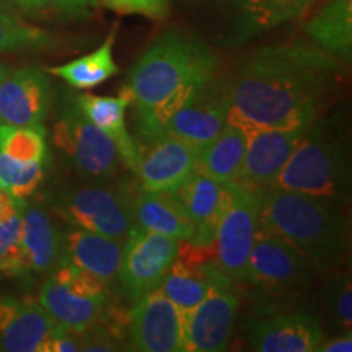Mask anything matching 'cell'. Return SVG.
<instances>
[{"instance_id": "obj_1", "label": "cell", "mask_w": 352, "mask_h": 352, "mask_svg": "<svg viewBox=\"0 0 352 352\" xmlns=\"http://www.w3.org/2000/svg\"><path fill=\"white\" fill-rule=\"evenodd\" d=\"M336 56L315 44L284 43L250 52L215 87L227 122L245 132L310 126L341 74Z\"/></svg>"}, {"instance_id": "obj_2", "label": "cell", "mask_w": 352, "mask_h": 352, "mask_svg": "<svg viewBox=\"0 0 352 352\" xmlns=\"http://www.w3.org/2000/svg\"><path fill=\"white\" fill-rule=\"evenodd\" d=\"M219 57L199 36L166 30L132 65L126 87L145 140L158 139L170 118L215 78Z\"/></svg>"}, {"instance_id": "obj_3", "label": "cell", "mask_w": 352, "mask_h": 352, "mask_svg": "<svg viewBox=\"0 0 352 352\" xmlns=\"http://www.w3.org/2000/svg\"><path fill=\"white\" fill-rule=\"evenodd\" d=\"M258 230L285 241L320 271L344 261L346 219L329 201L280 188L263 189Z\"/></svg>"}, {"instance_id": "obj_4", "label": "cell", "mask_w": 352, "mask_h": 352, "mask_svg": "<svg viewBox=\"0 0 352 352\" xmlns=\"http://www.w3.org/2000/svg\"><path fill=\"white\" fill-rule=\"evenodd\" d=\"M271 188L320 197L340 208L346 204L351 189L349 151L333 122H311Z\"/></svg>"}, {"instance_id": "obj_5", "label": "cell", "mask_w": 352, "mask_h": 352, "mask_svg": "<svg viewBox=\"0 0 352 352\" xmlns=\"http://www.w3.org/2000/svg\"><path fill=\"white\" fill-rule=\"evenodd\" d=\"M108 290L98 276L60 259L39 289L38 302L56 324L82 333L107 318Z\"/></svg>"}, {"instance_id": "obj_6", "label": "cell", "mask_w": 352, "mask_h": 352, "mask_svg": "<svg viewBox=\"0 0 352 352\" xmlns=\"http://www.w3.org/2000/svg\"><path fill=\"white\" fill-rule=\"evenodd\" d=\"M54 208L70 227L100 233L124 241L135 226L134 210L126 189L111 183L74 184L60 189L54 197Z\"/></svg>"}, {"instance_id": "obj_7", "label": "cell", "mask_w": 352, "mask_h": 352, "mask_svg": "<svg viewBox=\"0 0 352 352\" xmlns=\"http://www.w3.org/2000/svg\"><path fill=\"white\" fill-rule=\"evenodd\" d=\"M227 201L214 236V263L233 284H243L258 236L263 191L236 182L227 183Z\"/></svg>"}, {"instance_id": "obj_8", "label": "cell", "mask_w": 352, "mask_h": 352, "mask_svg": "<svg viewBox=\"0 0 352 352\" xmlns=\"http://www.w3.org/2000/svg\"><path fill=\"white\" fill-rule=\"evenodd\" d=\"M54 145L80 178L91 183L116 182L121 158L113 140L80 111L76 98L60 109L54 124Z\"/></svg>"}, {"instance_id": "obj_9", "label": "cell", "mask_w": 352, "mask_h": 352, "mask_svg": "<svg viewBox=\"0 0 352 352\" xmlns=\"http://www.w3.org/2000/svg\"><path fill=\"white\" fill-rule=\"evenodd\" d=\"M179 240L144 230L138 226L127 233L118 280L127 298L138 302L160 285L178 256Z\"/></svg>"}, {"instance_id": "obj_10", "label": "cell", "mask_w": 352, "mask_h": 352, "mask_svg": "<svg viewBox=\"0 0 352 352\" xmlns=\"http://www.w3.org/2000/svg\"><path fill=\"white\" fill-rule=\"evenodd\" d=\"M239 303V296L228 277L215 284L199 305L184 314V352L227 351Z\"/></svg>"}, {"instance_id": "obj_11", "label": "cell", "mask_w": 352, "mask_h": 352, "mask_svg": "<svg viewBox=\"0 0 352 352\" xmlns=\"http://www.w3.org/2000/svg\"><path fill=\"white\" fill-rule=\"evenodd\" d=\"M310 263L285 241L259 232L248 261L246 283L270 296H287L305 289Z\"/></svg>"}, {"instance_id": "obj_12", "label": "cell", "mask_w": 352, "mask_h": 352, "mask_svg": "<svg viewBox=\"0 0 352 352\" xmlns=\"http://www.w3.org/2000/svg\"><path fill=\"white\" fill-rule=\"evenodd\" d=\"M129 318V342L139 352H184V311L160 289L145 294Z\"/></svg>"}, {"instance_id": "obj_13", "label": "cell", "mask_w": 352, "mask_h": 352, "mask_svg": "<svg viewBox=\"0 0 352 352\" xmlns=\"http://www.w3.org/2000/svg\"><path fill=\"white\" fill-rule=\"evenodd\" d=\"M310 126L246 132L243 165L236 183L261 191L271 188Z\"/></svg>"}, {"instance_id": "obj_14", "label": "cell", "mask_w": 352, "mask_h": 352, "mask_svg": "<svg viewBox=\"0 0 352 352\" xmlns=\"http://www.w3.org/2000/svg\"><path fill=\"white\" fill-rule=\"evenodd\" d=\"M327 340L320 321L307 311H289L246 324V341L258 352H315Z\"/></svg>"}, {"instance_id": "obj_15", "label": "cell", "mask_w": 352, "mask_h": 352, "mask_svg": "<svg viewBox=\"0 0 352 352\" xmlns=\"http://www.w3.org/2000/svg\"><path fill=\"white\" fill-rule=\"evenodd\" d=\"M52 87L50 77L38 67L8 72L0 82V124H43L51 109Z\"/></svg>"}, {"instance_id": "obj_16", "label": "cell", "mask_w": 352, "mask_h": 352, "mask_svg": "<svg viewBox=\"0 0 352 352\" xmlns=\"http://www.w3.org/2000/svg\"><path fill=\"white\" fill-rule=\"evenodd\" d=\"M226 126L227 107L214 78L170 118L162 135L182 140L201 153Z\"/></svg>"}, {"instance_id": "obj_17", "label": "cell", "mask_w": 352, "mask_h": 352, "mask_svg": "<svg viewBox=\"0 0 352 352\" xmlns=\"http://www.w3.org/2000/svg\"><path fill=\"white\" fill-rule=\"evenodd\" d=\"M199 152L182 140L160 135L151 140V147L140 153L138 175L140 191H173L195 173Z\"/></svg>"}, {"instance_id": "obj_18", "label": "cell", "mask_w": 352, "mask_h": 352, "mask_svg": "<svg viewBox=\"0 0 352 352\" xmlns=\"http://www.w3.org/2000/svg\"><path fill=\"white\" fill-rule=\"evenodd\" d=\"M54 327L39 302L0 294V351L44 352Z\"/></svg>"}, {"instance_id": "obj_19", "label": "cell", "mask_w": 352, "mask_h": 352, "mask_svg": "<svg viewBox=\"0 0 352 352\" xmlns=\"http://www.w3.org/2000/svg\"><path fill=\"white\" fill-rule=\"evenodd\" d=\"M173 192L195 227L189 243L201 248H212L219 219L227 201V184L214 182L195 171L182 186L173 189Z\"/></svg>"}, {"instance_id": "obj_20", "label": "cell", "mask_w": 352, "mask_h": 352, "mask_svg": "<svg viewBox=\"0 0 352 352\" xmlns=\"http://www.w3.org/2000/svg\"><path fill=\"white\" fill-rule=\"evenodd\" d=\"M76 101L80 111L94 124L104 132L113 140L121 164L138 173L140 162V145L132 139L126 129V109L132 103V95L126 85L121 88L116 96H98V95H78Z\"/></svg>"}, {"instance_id": "obj_21", "label": "cell", "mask_w": 352, "mask_h": 352, "mask_svg": "<svg viewBox=\"0 0 352 352\" xmlns=\"http://www.w3.org/2000/svg\"><path fill=\"white\" fill-rule=\"evenodd\" d=\"M63 258V233L41 206H26L21 219V261L25 279L50 274Z\"/></svg>"}, {"instance_id": "obj_22", "label": "cell", "mask_w": 352, "mask_h": 352, "mask_svg": "<svg viewBox=\"0 0 352 352\" xmlns=\"http://www.w3.org/2000/svg\"><path fill=\"white\" fill-rule=\"evenodd\" d=\"M122 241L100 233L70 227L63 233L64 261L98 276L109 287L120 276Z\"/></svg>"}, {"instance_id": "obj_23", "label": "cell", "mask_w": 352, "mask_h": 352, "mask_svg": "<svg viewBox=\"0 0 352 352\" xmlns=\"http://www.w3.org/2000/svg\"><path fill=\"white\" fill-rule=\"evenodd\" d=\"M134 223L144 230L160 233L179 241H189L195 227L191 219L176 199L173 191L145 192L134 199Z\"/></svg>"}, {"instance_id": "obj_24", "label": "cell", "mask_w": 352, "mask_h": 352, "mask_svg": "<svg viewBox=\"0 0 352 352\" xmlns=\"http://www.w3.org/2000/svg\"><path fill=\"white\" fill-rule=\"evenodd\" d=\"M315 46L349 63L352 56V0H327L303 25Z\"/></svg>"}, {"instance_id": "obj_25", "label": "cell", "mask_w": 352, "mask_h": 352, "mask_svg": "<svg viewBox=\"0 0 352 352\" xmlns=\"http://www.w3.org/2000/svg\"><path fill=\"white\" fill-rule=\"evenodd\" d=\"M246 132L228 124L197 155L195 171L222 184L236 182L243 165Z\"/></svg>"}, {"instance_id": "obj_26", "label": "cell", "mask_w": 352, "mask_h": 352, "mask_svg": "<svg viewBox=\"0 0 352 352\" xmlns=\"http://www.w3.org/2000/svg\"><path fill=\"white\" fill-rule=\"evenodd\" d=\"M116 32L118 25H114L107 39L95 51L78 57V59L70 60L67 64L47 69V72L63 78L67 85L77 88V90H90V88H95L103 82L109 80L120 72V67L114 63L113 56Z\"/></svg>"}, {"instance_id": "obj_27", "label": "cell", "mask_w": 352, "mask_h": 352, "mask_svg": "<svg viewBox=\"0 0 352 352\" xmlns=\"http://www.w3.org/2000/svg\"><path fill=\"white\" fill-rule=\"evenodd\" d=\"M26 202L0 191V276L25 279L21 261V219Z\"/></svg>"}, {"instance_id": "obj_28", "label": "cell", "mask_w": 352, "mask_h": 352, "mask_svg": "<svg viewBox=\"0 0 352 352\" xmlns=\"http://www.w3.org/2000/svg\"><path fill=\"white\" fill-rule=\"evenodd\" d=\"M0 153L21 164H50L46 129L36 126L0 124Z\"/></svg>"}, {"instance_id": "obj_29", "label": "cell", "mask_w": 352, "mask_h": 352, "mask_svg": "<svg viewBox=\"0 0 352 352\" xmlns=\"http://www.w3.org/2000/svg\"><path fill=\"white\" fill-rule=\"evenodd\" d=\"M56 44L46 30L0 12V52L47 50Z\"/></svg>"}, {"instance_id": "obj_30", "label": "cell", "mask_w": 352, "mask_h": 352, "mask_svg": "<svg viewBox=\"0 0 352 352\" xmlns=\"http://www.w3.org/2000/svg\"><path fill=\"white\" fill-rule=\"evenodd\" d=\"M50 164H21L0 153V188L15 199L26 201L43 183Z\"/></svg>"}, {"instance_id": "obj_31", "label": "cell", "mask_w": 352, "mask_h": 352, "mask_svg": "<svg viewBox=\"0 0 352 352\" xmlns=\"http://www.w3.org/2000/svg\"><path fill=\"white\" fill-rule=\"evenodd\" d=\"M323 300L331 327L340 333L351 331L352 287L349 272L341 271L329 277L323 289Z\"/></svg>"}, {"instance_id": "obj_32", "label": "cell", "mask_w": 352, "mask_h": 352, "mask_svg": "<svg viewBox=\"0 0 352 352\" xmlns=\"http://www.w3.org/2000/svg\"><path fill=\"white\" fill-rule=\"evenodd\" d=\"M215 3L233 19V23H235L233 38L236 43L245 41L259 33L258 20L263 0H215Z\"/></svg>"}, {"instance_id": "obj_33", "label": "cell", "mask_w": 352, "mask_h": 352, "mask_svg": "<svg viewBox=\"0 0 352 352\" xmlns=\"http://www.w3.org/2000/svg\"><path fill=\"white\" fill-rule=\"evenodd\" d=\"M315 2L316 0H263L258 32H266L300 19Z\"/></svg>"}, {"instance_id": "obj_34", "label": "cell", "mask_w": 352, "mask_h": 352, "mask_svg": "<svg viewBox=\"0 0 352 352\" xmlns=\"http://www.w3.org/2000/svg\"><path fill=\"white\" fill-rule=\"evenodd\" d=\"M103 6L120 15H140L151 20H164L171 0H101Z\"/></svg>"}, {"instance_id": "obj_35", "label": "cell", "mask_w": 352, "mask_h": 352, "mask_svg": "<svg viewBox=\"0 0 352 352\" xmlns=\"http://www.w3.org/2000/svg\"><path fill=\"white\" fill-rule=\"evenodd\" d=\"M116 338L111 329L98 323L80 333V351L85 352H109L120 351Z\"/></svg>"}, {"instance_id": "obj_36", "label": "cell", "mask_w": 352, "mask_h": 352, "mask_svg": "<svg viewBox=\"0 0 352 352\" xmlns=\"http://www.w3.org/2000/svg\"><path fill=\"white\" fill-rule=\"evenodd\" d=\"M80 351V333L56 324L47 338L44 352H78Z\"/></svg>"}, {"instance_id": "obj_37", "label": "cell", "mask_w": 352, "mask_h": 352, "mask_svg": "<svg viewBox=\"0 0 352 352\" xmlns=\"http://www.w3.org/2000/svg\"><path fill=\"white\" fill-rule=\"evenodd\" d=\"M100 0H51V6L70 20H85L98 7Z\"/></svg>"}, {"instance_id": "obj_38", "label": "cell", "mask_w": 352, "mask_h": 352, "mask_svg": "<svg viewBox=\"0 0 352 352\" xmlns=\"http://www.w3.org/2000/svg\"><path fill=\"white\" fill-rule=\"evenodd\" d=\"M0 6L23 13H38L51 6V0H0Z\"/></svg>"}, {"instance_id": "obj_39", "label": "cell", "mask_w": 352, "mask_h": 352, "mask_svg": "<svg viewBox=\"0 0 352 352\" xmlns=\"http://www.w3.org/2000/svg\"><path fill=\"white\" fill-rule=\"evenodd\" d=\"M352 351V334L351 331L338 333L333 340H324L320 346V352H351Z\"/></svg>"}, {"instance_id": "obj_40", "label": "cell", "mask_w": 352, "mask_h": 352, "mask_svg": "<svg viewBox=\"0 0 352 352\" xmlns=\"http://www.w3.org/2000/svg\"><path fill=\"white\" fill-rule=\"evenodd\" d=\"M8 72H10V67H8V65H6V64L0 63V82H2V78L6 77Z\"/></svg>"}, {"instance_id": "obj_41", "label": "cell", "mask_w": 352, "mask_h": 352, "mask_svg": "<svg viewBox=\"0 0 352 352\" xmlns=\"http://www.w3.org/2000/svg\"><path fill=\"white\" fill-rule=\"evenodd\" d=\"M0 191H2V188H0Z\"/></svg>"}]
</instances>
